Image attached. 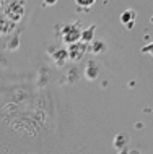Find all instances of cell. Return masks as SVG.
Instances as JSON below:
<instances>
[{"label": "cell", "instance_id": "1", "mask_svg": "<svg viewBox=\"0 0 153 154\" xmlns=\"http://www.w3.org/2000/svg\"><path fill=\"white\" fill-rule=\"evenodd\" d=\"M23 13H24L23 2H11L8 5H5V10H3V16L15 24L23 18Z\"/></svg>", "mask_w": 153, "mask_h": 154}, {"label": "cell", "instance_id": "2", "mask_svg": "<svg viewBox=\"0 0 153 154\" xmlns=\"http://www.w3.org/2000/svg\"><path fill=\"white\" fill-rule=\"evenodd\" d=\"M81 36V28L78 23H72V24H65L62 28V39L65 41L69 45L73 42H78Z\"/></svg>", "mask_w": 153, "mask_h": 154}, {"label": "cell", "instance_id": "3", "mask_svg": "<svg viewBox=\"0 0 153 154\" xmlns=\"http://www.w3.org/2000/svg\"><path fill=\"white\" fill-rule=\"evenodd\" d=\"M85 51H86V44L81 42V41H78V42H73V44L69 45L67 55H69L70 60H75L77 62V60H80L81 57L85 55Z\"/></svg>", "mask_w": 153, "mask_h": 154}, {"label": "cell", "instance_id": "4", "mask_svg": "<svg viewBox=\"0 0 153 154\" xmlns=\"http://www.w3.org/2000/svg\"><path fill=\"white\" fill-rule=\"evenodd\" d=\"M94 31H96V24H90L86 29H81V36H80V41L81 42H93L94 41Z\"/></svg>", "mask_w": 153, "mask_h": 154}, {"label": "cell", "instance_id": "5", "mask_svg": "<svg viewBox=\"0 0 153 154\" xmlns=\"http://www.w3.org/2000/svg\"><path fill=\"white\" fill-rule=\"evenodd\" d=\"M15 26L16 24L11 23L10 20H7L3 15L0 16V34H8V32H11L15 29Z\"/></svg>", "mask_w": 153, "mask_h": 154}, {"label": "cell", "instance_id": "6", "mask_svg": "<svg viewBox=\"0 0 153 154\" xmlns=\"http://www.w3.org/2000/svg\"><path fill=\"white\" fill-rule=\"evenodd\" d=\"M52 59L56 60V63L57 65H64L65 62H67L69 59V55H67V49H60V51H56V52H52Z\"/></svg>", "mask_w": 153, "mask_h": 154}, {"label": "cell", "instance_id": "7", "mask_svg": "<svg viewBox=\"0 0 153 154\" xmlns=\"http://www.w3.org/2000/svg\"><path fill=\"white\" fill-rule=\"evenodd\" d=\"M98 73H100V68H98V65H94L93 62H90L88 66H86V70H85L86 78H88V80H96V78H98Z\"/></svg>", "mask_w": 153, "mask_h": 154}, {"label": "cell", "instance_id": "8", "mask_svg": "<svg viewBox=\"0 0 153 154\" xmlns=\"http://www.w3.org/2000/svg\"><path fill=\"white\" fill-rule=\"evenodd\" d=\"M135 16H137V13H135L134 10H126L124 13L121 15V21H122V24H130V23H134V20H135Z\"/></svg>", "mask_w": 153, "mask_h": 154}, {"label": "cell", "instance_id": "9", "mask_svg": "<svg viewBox=\"0 0 153 154\" xmlns=\"http://www.w3.org/2000/svg\"><path fill=\"white\" fill-rule=\"evenodd\" d=\"M127 141H129V138H127L126 135H117L114 138V146L119 149V151H122L124 148H126V144H127Z\"/></svg>", "mask_w": 153, "mask_h": 154}, {"label": "cell", "instance_id": "10", "mask_svg": "<svg viewBox=\"0 0 153 154\" xmlns=\"http://www.w3.org/2000/svg\"><path fill=\"white\" fill-rule=\"evenodd\" d=\"M91 51H93V54H101L104 51V42H101V41H93Z\"/></svg>", "mask_w": 153, "mask_h": 154}, {"label": "cell", "instance_id": "11", "mask_svg": "<svg viewBox=\"0 0 153 154\" xmlns=\"http://www.w3.org/2000/svg\"><path fill=\"white\" fill-rule=\"evenodd\" d=\"M94 5V0H77V7H80V8H90V7H93Z\"/></svg>", "mask_w": 153, "mask_h": 154}, {"label": "cell", "instance_id": "12", "mask_svg": "<svg viewBox=\"0 0 153 154\" xmlns=\"http://www.w3.org/2000/svg\"><path fill=\"white\" fill-rule=\"evenodd\" d=\"M143 54H150V55H153V42H150L148 45H145V47L142 49Z\"/></svg>", "mask_w": 153, "mask_h": 154}, {"label": "cell", "instance_id": "13", "mask_svg": "<svg viewBox=\"0 0 153 154\" xmlns=\"http://www.w3.org/2000/svg\"><path fill=\"white\" fill-rule=\"evenodd\" d=\"M127 154H142V152H140V151H137V149H132V151H129Z\"/></svg>", "mask_w": 153, "mask_h": 154}, {"label": "cell", "instance_id": "14", "mask_svg": "<svg viewBox=\"0 0 153 154\" xmlns=\"http://www.w3.org/2000/svg\"><path fill=\"white\" fill-rule=\"evenodd\" d=\"M119 154H127V151H126V149H122V151H119Z\"/></svg>", "mask_w": 153, "mask_h": 154}, {"label": "cell", "instance_id": "15", "mask_svg": "<svg viewBox=\"0 0 153 154\" xmlns=\"http://www.w3.org/2000/svg\"><path fill=\"white\" fill-rule=\"evenodd\" d=\"M3 5H5V3H3V2H0V7H3Z\"/></svg>", "mask_w": 153, "mask_h": 154}]
</instances>
